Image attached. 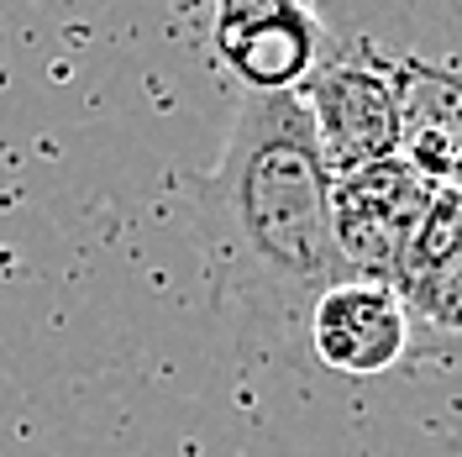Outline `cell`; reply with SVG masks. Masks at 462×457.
<instances>
[{
  "label": "cell",
  "mask_w": 462,
  "mask_h": 457,
  "mask_svg": "<svg viewBox=\"0 0 462 457\" xmlns=\"http://www.w3.org/2000/svg\"><path fill=\"white\" fill-rule=\"evenodd\" d=\"M205 268L221 300L294 342L346 268L331 231V169L300 95H242L226 147L195 190Z\"/></svg>",
  "instance_id": "obj_1"
},
{
  "label": "cell",
  "mask_w": 462,
  "mask_h": 457,
  "mask_svg": "<svg viewBox=\"0 0 462 457\" xmlns=\"http://www.w3.org/2000/svg\"><path fill=\"white\" fill-rule=\"evenodd\" d=\"M310 116L316 147L331 173H352L400 158V100H394V58L368 37L326 48L310 79L294 89Z\"/></svg>",
  "instance_id": "obj_2"
},
{
  "label": "cell",
  "mask_w": 462,
  "mask_h": 457,
  "mask_svg": "<svg viewBox=\"0 0 462 457\" xmlns=\"http://www.w3.org/2000/svg\"><path fill=\"white\" fill-rule=\"evenodd\" d=\"M431 184L415 169H404L400 158L331 173V231H337L346 279L400 284L415 231L431 210Z\"/></svg>",
  "instance_id": "obj_3"
},
{
  "label": "cell",
  "mask_w": 462,
  "mask_h": 457,
  "mask_svg": "<svg viewBox=\"0 0 462 457\" xmlns=\"http://www.w3.org/2000/svg\"><path fill=\"white\" fill-rule=\"evenodd\" d=\"M326 48V22L300 0H231L216 11V53L247 95H294Z\"/></svg>",
  "instance_id": "obj_4"
},
{
  "label": "cell",
  "mask_w": 462,
  "mask_h": 457,
  "mask_svg": "<svg viewBox=\"0 0 462 457\" xmlns=\"http://www.w3.org/2000/svg\"><path fill=\"white\" fill-rule=\"evenodd\" d=\"M305 347L326 373L383 378L410 358V315L394 284L342 279L305 311Z\"/></svg>",
  "instance_id": "obj_5"
},
{
  "label": "cell",
  "mask_w": 462,
  "mask_h": 457,
  "mask_svg": "<svg viewBox=\"0 0 462 457\" xmlns=\"http://www.w3.org/2000/svg\"><path fill=\"white\" fill-rule=\"evenodd\" d=\"M394 289L410 315V352H462V190L431 195Z\"/></svg>",
  "instance_id": "obj_6"
},
{
  "label": "cell",
  "mask_w": 462,
  "mask_h": 457,
  "mask_svg": "<svg viewBox=\"0 0 462 457\" xmlns=\"http://www.w3.org/2000/svg\"><path fill=\"white\" fill-rule=\"evenodd\" d=\"M400 163L431 190H462V58H394Z\"/></svg>",
  "instance_id": "obj_7"
}]
</instances>
